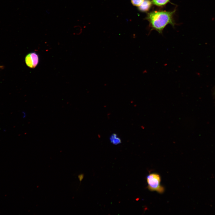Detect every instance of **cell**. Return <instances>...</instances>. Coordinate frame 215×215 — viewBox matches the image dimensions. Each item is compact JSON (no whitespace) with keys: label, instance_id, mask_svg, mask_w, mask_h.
<instances>
[{"label":"cell","instance_id":"8","mask_svg":"<svg viewBox=\"0 0 215 215\" xmlns=\"http://www.w3.org/2000/svg\"><path fill=\"white\" fill-rule=\"evenodd\" d=\"M84 176V175L83 174H81L78 175V177L80 182L83 179Z\"/></svg>","mask_w":215,"mask_h":215},{"label":"cell","instance_id":"2","mask_svg":"<svg viewBox=\"0 0 215 215\" xmlns=\"http://www.w3.org/2000/svg\"><path fill=\"white\" fill-rule=\"evenodd\" d=\"M146 179L148 188L150 191H156L160 194L164 192L165 189L161 185V179L159 174L155 173H150L147 176Z\"/></svg>","mask_w":215,"mask_h":215},{"label":"cell","instance_id":"9","mask_svg":"<svg viewBox=\"0 0 215 215\" xmlns=\"http://www.w3.org/2000/svg\"><path fill=\"white\" fill-rule=\"evenodd\" d=\"M0 68H1V67H0Z\"/></svg>","mask_w":215,"mask_h":215},{"label":"cell","instance_id":"6","mask_svg":"<svg viewBox=\"0 0 215 215\" xmlns=\"http://www.w3.org/2000/svg\"><path fill=\"white\" fill-rule=\"evenodd\" d=\"M110 140L111 142L115 145L118 144L121 142L120 139L115 134L112 135L110 137Z\"/></svg>","mask_w":215,"mask_h":215},{"label":"cell","instance_id":"4","mask_svg":"<svg viewBox=\"0 0 215 215\" xmlns=\"http://www.w3.org/2000/svg\"><path fill=\"white\" fill-rule=\"evenodd\" d=\"M151 4L150 0H144L142 4L139 7V9L142 12L147 11L150 8Z\"/></svg>","mask_w":215,"mask_h":215},{"label":"cell","instance_id":"3","mask_svg":"<svg viewBox=\"0 0 215 215\" xmlns=\"http://www.w3.org/2000/svg\"><path fill=\"white\" fill-rule=\"evenodd\" d=\"M39 58L38 54L35 52L28 54L25 58V62L29 67L34 68L39 63Z\"/></svg>","mask_w":215,"mask_h":215},{"label":"cell","instance_id":"7","mask_svg":"<svg viewBox=\"0 0 215 215\" xmlns=\"http://www.w3.org/2000/svg\"><path fill=\"white\" fill-rule=\"evenodd\" d=\"M132 4L136 6H139L143 2L144 0H131Z\"/></svg>","mask_w":215,"mask_h":215},{"label":"cell","instance_id":"5","mask_svg":"<svg viewBox=\"0 0 215 215\" xmlns=\"http://www.w3.org/2000/svg\"><path fill=\"white\" fill-rule=\"evenodd\" d=\"M170 0H152V3L156 6H160L166 4Z\"/></svg>","mask_w":215,"mask_h":215},{"label":"cell","instance_id":"1","mask_svg":"<svg viewBox=\"0 0 215 215\" xmlns=\"http://www.w3.org/2000/svg\"><path fill=\"white\" fill-rule=\"evenodd\" d=\"M175 10L173 11H154L148 13L146 18L152 29L162 33L165 27L168 24L174 26L173 18Z\"/></svg>","mask_w":215,"mask_h":215}]
</instances>
